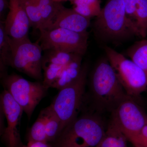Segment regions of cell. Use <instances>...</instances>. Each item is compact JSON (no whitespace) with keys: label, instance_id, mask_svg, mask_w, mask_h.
I'll return each instance as SVG.
<instances>
[{"label":"cell","instance_id":"obj_11","mask_svg":"<svg viewBox=\"0 0 147 147\" xmlns=\"http://www.w3.org/2000/svg\"><path fill=\"white\" fill-rule=\"evenodd\" d=\"M4 24L6 33L11 39L18 40L29 38L30 22L22 0H10Z\"/></svg>","mask_w":147,"mask_h":147},{"label":"cell","instance_id":"obj_2","mask_svg":"<svg viewBox=\"0 0 147 147\" xmlns=\"http://www.w3.org/2000/svg\"><path fill=\"white\" fill-rule=\"evenodd\" d=\"M62 130L53 147H96L104 136L107 126L102 116L86 110Z\"/></svg>","mask_w":147,"mask_h":147},{"label":"cell","instance_id":"obj_26","mask_svg":"<svg viewBox=\"0 0 147 147\" xmlns=\"http://www.w3.org/2000/svg\"><path fill=\"white\" fill-rule=\"evenodd\" d=\"M72 1L74 6L86 5L101 8L100 0H73Z\"/></svg>","mask_w":147,"mask_h":147},{"label":"cell","instance_id":"obj_25","mask_svg":"<svg viewBox=\"0 0 147 147\" xmlns=\"http://www.w3.org/2000/svg\"><path fill=\"white\" fill-rule=\"evenodd\" d=\"M127 14L134 21V16L137 7L143 0H123Z\"/></svg>","mask_w":147,"mask_h":147},{"label":"cell","instance_id":"obj_6","mask_svg":"<svg viewBox=\"0 0 147 147\" xmlns=\"http://www.w3.org/2000/svg\"><path fill=\"white\" fill-rule=\"evenodd\" d=\"M4 90L23 108L30 119L37 105L47 93L42 82H32L16 74H7L1 78Z\"/></svg>","mask_w":147,"mask_h":147},{"label":"cell","instance_id":"obj_17","mask_svg":"<svg viewBox=\"0 0 147 147\" xmlns=\"http://www.w3.org/2000/svg\"><path fill=\"white\" fill-rule=\"evenodd\" d=\"M36 1L42 20V29L40 31L46 30L64 6L61 3L55 0H36Z\"/></svg>","mask_w":147,"mask_h":147},{"label":"cell","instance_id":"obj_18","mask_svg":"<svg viewBox=\"0 0 147 147\" xmlns=\"http://www.w3.org/2000/svg\"><path fill=\"white\" fill-rule=\"evenodd\" d=\"M127 55L144 71L147 77V40H142L132 45L128 50Z\"/></svg>","mask_w":147,"mask_h":147},{"label":"cell","instance_id":"obj_29","mask_svg":"<svg viewBox=\"0 0 147 147\" xmlns=\"http://www.w3.org/2000/svg\"><path fill=\"white\" fill-rule=\"evenodd\" d=\"M56 1L58 2L61 3L63 1H73V0H55Z\"/></svg>","mask_w":147,"mask_h":147},{"label":"cell","instance_id":"obj_12","mask_svg":"<svg viewBox=\"0 0 147 147\" xmlns=\"http://www.w3.org/2000/svg\"><path fill=\"white\" fill-rule=\"evenodd\" d=\"M90 24V18L80 15L73 9L66 8L64 6L58 12L49 26L44 30L62 28L85 33L88 32L87 30Z\"/></svg>","mask_w":147,"mask_h":147},{"label":"cell","instance_id":"obj_24","mask_svg":"<svg viewBox=\"0 0 147 147\" xmlns=\"http://www.w3.org/2000/svg\"><path fill=\"white\" fill-rule=\"evenodd\" d=\"M129 142L134 147H147V124L142 129L140 133Z\"/></svg>","mask_w":147,"mask_h":147},{"label":"cell","instance_id":"obj_13","mask_svg":"<svg viewBox=\"0 0 147 147\" xmlns=\"http://www.w3.org/2000/svg\"><path fill=\"white\" fill-rule=\"evenodd\" d=\"M82 57L79 55L66 65L51 88L59 90L76 80L82 71Z\"/></svg>","mask_w":147,"mask_h":147},{"label":"cell","instance_id":"obj_10","mask_svg":"<svg viewBox=\"0 0 147 147\" xmlns=\"http://www.w3.org/2000/svg\"><path fill=\"white\" fill-rule=\"evenodd\" d=\"M0 108L7 122L6 127L1 132L3 141L7 147H25L18 129L24 110L5 90L1 94Z\"/></svg>","mask_w":147,"mask_h":147},{"label":"cell","instance_id":"obj_23","mask_svg":"<svg viewBox=\"0 0 147 147\" xmlns=\"http://www.w3.org/2000/svg\"><path fill=\"white\" fill-rule=\"evenodd\" d=\"M73 9L80 15L90 19L94 16L97 17L101 10V8L86 5L74 6Z\"/></svg>","mask_w":147,"mask_h":147},{"label":"cell","instance_id":"obj_9","mask_svg":"<svg viewBox=\"0 0 147 147\" xmlns=\"http://www.w3.org/2000/svg\"><path fill=\"white\" fill-rule=\"evenodd\" d=\"M110 121L129 142L147 124V114L137 100L128 96L111 113Z\"/></svg>","mask_w":147,"mask_h":147},{"label":"cell","instance_id":"obj_21","mask_svg":"<svg viewBox=\"0 0 147 147\" xmlns=\"http://www.w3.org/2000/svg\"><path fill=\"white\" fill-rule=\"evenodd\" d=\"M28 141L48 143L45 131V118L41 112L29 131Z\"/></svg>","mask_w":147,"mask_h":147},{"label":"cell","instance_id":"obj_4","mask_svg":"<svg viewBox=\"0 0 147 147\" xmlns=\"http://www.w3.org/2000/svg\"><path fill=\"white\" fill-rule=\"evenodd\" d=\"M88 69V64L83 63L82 71L77 79L59 90L50 105L60 120L61 131L82 110Z\"/></svg>","mask_w":147,"mask_h":147},{"label":"cell","instance_id":"obj_16","mask_svg":"<svg viewBox=\"0 0 147 147\" xmlns=\"http://www.w3.org/2000/svg\"><path fill=\"white\" fill-rule=\"evenodd\" d=\"M45 120V131L48 143H53L61 131L60 120L50 105L41 111Z\"/></svg>","mask_w":147,"mask_h":147},{"label":"cell","instance_id":"obj_5","mask_svg":"<svg viewBox=\"0 0 147 147\" xmlns=\"http://www.w3.org/2000/svg\"><path fill=\"white\" fill-rule=\"evenodd\" d=\"M107 59L127 94L137 100L147 89V77L144 71L131 59L111 47H105Z\"/></svg>","mask_w":147,"mask_h":147},{"label":"cell","instance_id":"obj_20","mask_svg":"<svg viewBox=\"0 0 147 147\" xmlns=\"http://www.w3.org/2000/svg\"><path fill=\"white\" fill-rule=\"evenodd\" d=\"M24 8L30 22L31 27L34 30H40L42 20L36 0H22Z\"/></svg>","mask_w":147,"mask_h":147},{"label":"cell","instance_id":"obj_22","mask_svg":"<svg viewBox=\"0 0 147 147\" xmlns=\"http://www.w3.org/2000/svg\"><path fill=\"white\" fill-rule=\"evenodd\" d=\"M134 21L139 34L143 38L147 35V0H143L137 7Z\"/></svg>","mask_w":147,"mask_h":147},{"label":"cell","instance_id":"obj_15","mask_svg":"<svg viewBox=\"0 0 147 147\" xmlns=\"http://www.w3.org/2000/svg\"><path fill=\"white\" fill-rule=\"evenodd\" d=\"M11 56V38L5 28L4 21H0V73L1 78L8 74L7 67L9 66Z\"/></svg>","mask_w":147,"mask_h":147},{"label":"cell","instance_id":"obj_19","mask_svg":"<svg viewBox=\"0 0 147 147\" xmlns=\"http://www.w3.org/2000/svg\"><path fill=\"white\" fill-rule=\"evenodd\" d=\"M79 55L58 50H47L42 56V65L51 64L65 67Z\"/></svg>","mask_w":147,"mask_h":147},{"label":"cell","instance_id":"obj_14","mask_svg":"<svg viewBox=\"0 0 147 147\" xmlns=\"http://www.w3.org/2000/svg\"><path fill=\"white\" fill-rule=\"evenodd\" d=\"M127 141L120 129L110 121L104 136L96 147H128Z\"/></svg>","mask_w":147,"mask_h":147},{"label":"cell","instance_id":"obj_28","mask_svg":"<svg viewBox=\"0 0 147 147\" xmlns=\"http://www.w3.org/2000/svg\"><path fill=\"white\" fill-rule=\"evenodd\" d=\"M25 147H53L52 144L49 143L40 142H28L27 146Z\"/></svg>","mask_w":147,"mask_h":147},{"label":"cell","instance_id":"obj_27","mask_svg":"<svg viewBox=\"0 0 147 147\" xmlns=\"http://www.w3.org/2000/svg\"><path fill=\"white\" fill-rule=\"evenodd\" d=\"M10 0H0V21H4L5 15L8 11Z\"/></svg>","mask_w":147,"mask_h":147},{"label":"cell","instance_id":"obj_3","mask_svg":"<svg viewBox=\"0 0 147 147\" xmlns=\"http://www.w3.org/2000/svg\"><path fill=\"white\" fill-rule=\"evenodd\" d=\"M94 28L107 39H123L139 36L135 23L127 14L123 0H110L96 17Z\"/></svg>","mask_w":147,"mask_h":147},{"label":"cell","instance_id":"obj_7","mask_svg":"<svg viewBox=\"0 0 147 147\" xmlns=\"http://www.w3.org/2000/svg\"><path fill=\"white\" fill-rule=\"evenodd\" d=\"M11 56L9 66L27 76L42 82V51L38 42L30 38L14 40L11 38Z\"/></svg>","mask_w":147,"mask_h":147},{"label":"cell","instance_id":"obj_1","mask_svg":"<svg viewBox=\"0 0 147 147\" xmlns=\"http://www.w3.org/2000/svg\"><path fill=\"white\" fill-rule=\"evenodd\" d=\"M128 96L108 59H104L92 71L89 90L86 92L82 110L100 116L111 114Z\"/></svg>","mask_w":147,"mask_h":147},{"label":"cell","instance_id":"obj_8","mask_svg":"<svg viewBox=\"0 0 147 147\" xmlns=\"http://www.w3.org/2000/svg\"><path fill=\"white\" fill-rule=\"evenodd\" d=\"M38 42L42 51L58 50L83 56L88 46V33H80L62 28L42 30Z\"/></svg>","mask_w":147,"mask_h":147}]
</instances>
